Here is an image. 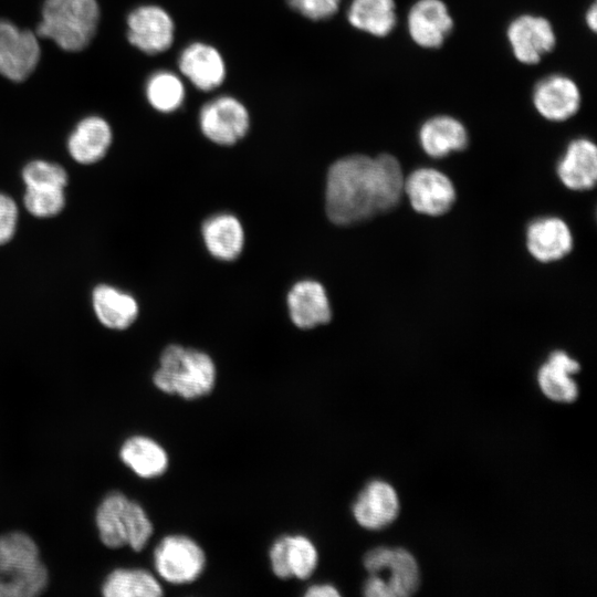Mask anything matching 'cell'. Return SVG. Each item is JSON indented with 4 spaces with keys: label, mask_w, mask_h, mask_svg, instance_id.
<instances>
[{
    "label": "cell",
    "mask_w": 597,
    "mask_h": 597,
    "mask_svg": "<svg viewBox=\"0 0 597 597\" xmlns=\"http://www.w3.org/2000/svg\"><path fill=\"white\" fill-rule=\"evenodd\" d=\"M399 161L389 154L350 155L328 169L325 210L335 224L349 226L394 209L404 192Z\"/></svg>",
    "instance_id": "obj_1"
},
{
    "label": "cell",
    "mask_w": 597,
    "mask_h": 597,
    "mask_svg": "<svg viewBox=\"0 0 597 597\" xmlns=\"http://www.w3.org/2000/svg\"><path fill=\"white\" fill-rule=\"evenodd\" d=\"M217 369L205 352L171 344L164 348L159 367L153 375L157 389L185 400L209 395L216 386Z\"/></svg>",
    "instance_id": "obj_2"
},
{
    "label": "cell",
    "mask_w": 597,
    "mask_h": 597,
    "mask_svg": "<svg viewBox=\"0 0 597 597\" xmlns=\"http://www.w3.org/2000/svg\"><path fill=\"white\" fill-rule=\"evenodd\" d=\"M98 20L96 0H46L35 33L65 51L76 52L91 42Z\"/></svg>",
    "instance_id": "obj_3"
},
{
    "label": "cell",
    "mask_w": 597,
    "mask_h": 597,
    "mask_svg": "<svg viewBox=\"0 0 597 597\" xmlns=\"http://www.w3.org/2000/svg\"><path fill=\"white\" fill-rule=\"evenodd\" d=\"M95 523L102 543L109 548L129 546L142 551L154 532L144 507L124 493H108L96 510Z\"/></svg>",
    "instance_id": "obj_4"
},
{
    "label": "cell",
    "mask_w": 597,
    "mask_h": 597,
    "mask_svg": "<svg viewBox=\"0 0 597 597\" xmlns=\"http://www.w3.org/2000/svg\"><path fill=\"white\" fill-rule=\"evenodd\" d=\"M154 567L160 579L171 585H186L203 573L207 557L198 542L184 534L163 537L154 549Z\"/></svg>",
    "instance_id": "obj_5"
},
{
    "label": "cell",
    "mask_w": 597,
    "mask_h": 597,
    "mask_svg": "<svg viewBox=\"0 0 597 597\" xmlns=\"http://www.w3.org/2000/svg\"><path fill=\"white\" fill-rule=\"evenodd\" d=\"M36 33L20 30L12 22L0 19V74L11 81L25 80L40 60Z\"/></svg>",
    "instance_id": "obj_6"
},
{
    "label": "cell",
    "mask_w": 597,
    "mask_h": 597,
    "mask_svg": "<svg viewBox=\"0 0 597 597\" xmlns=\"http://www.w3.org/2000/svg\"><path fill=\"white\" fill-rule=\"evenodd\" d=\"M404 192L412 208L422 214L441 216L455 201V189L448 176L433 168H419L404 180Z\"/></svg>",
    "instance_id": "obj_7"
},
{
    "label": "cell",
    "mask_w": 597,
    "mask_h": 597,
    "mask_svg": "<svg viewBox=\"0 0 597 597\" xmlns=\"http://www.w3.org/2000/svg\"><path fill=\"white\" fill-rule=\"evenodd\" d=\"M369 574L384 569L389 572L385 579L390 597H407L419 587L420 573L416 558L405 548H388L384 546L368 551L363 559Z\"/></svg>",
    "instance_id": "obj_8"
},
{
    "label": "cell",
    "mask_w": 597,
    "mask_h": 597,
    "mask_svg": "<svg viewBox=\"0 0 597 597\" xmlns=\"http://www.w3.org/2000/svg\"><path fill=\"white\" fill-rule=\"evenodd\" d=\"M249 114L238 100L221 96L208 102L200 112L203 135L219 145H232L249 129Z\"/></svg>",
    "instance_id": "obj_9"
},
{
    "label": "cell",
    "mask_w": 597,
    "mask_h": 597,
    "mask_svg": "<svg viewBox=\"0 0 597 597\" xmlns=\"http://www.w3.org/2000/svg\"><path fill=\"white\" fill-rule=\"evenodd\" d=\"M506 35L514 57L527 65L538 63L556 43L551 22L533 14H522L512 20Z\"/></svg>",
    "instance_id": "obj_10"
},
{
    "label": "cell",
    "mask_w": 597,
    "mask_h": 597,
    "mask_svg": "<svg viewBox=\"0 0 597 597\" xmlns=\"http://www.w3.org/2000/svg\"><path fill=\"white\" fill-rule=\"evenodd\" d=\"M270 566L281 579H306L318 564V551L311 538L302 534L277 537L269 549Z\"/></svg>",
    "instance_id": "obj_11"
},
{
    "label": "cell",
    "mask_w": 597,
    "mask_h": 597,
    "mask_svg": "<svg viewBox=\"0 0 597 597\" xmlns=\"http://www.w3.org/2000/svg\"><path fill=\"white\" fill-rule=\"evenodd\" d=\"M128 41L148 54L167 50L174 40V22L160 7L142 6L132 11L127 19Z\"/></svg>",
    "instance_id": "obj_12"
},
{
    "label": "cell",
    "mask_w": 597,
    "mask_h": 597,
    "mask_svg": "<svg viewBox=\"0 0 597 597\" xmlns=\"http://www.w3.org/2000/svg\"><path fill=\"white\" fill-rule=\"evenodd\" d=\"M577 84L563 74H552L538 81L532 93L537 113L553 122H563L577 113L580 106Z\"/></svg>",
    "instance_id": "obj_13"
},
{
    "label": "cell",
    "mask_w": 597,
    "mask_h": 597,
    "mask_svg": "<svg viewBox=\"0 0 597 597\" xmlns=\"http://www.w3.org/2000/svg\"><path fill=\"white\" fill-rule=\"evenodd\" d=\"M399 507L394 486L383 480H373L359 492L353 503L352 513L362 527L377 531L396 520Z\"/></svg>",
    "instance_id": "obj_14"
},
{
    "label": "cell",
    "mask_w": 597,
    "mask_h": 597,
    "mask_svg": "<svg viewBox=\"0 0 597 597\" xmlns=\"http://www.w3.org/2000/svg\"><path fill=\"white\" fill-rule=\"evenodd\" d=\"M452 28V17L441 0H418L407 14L411 40L425 49L441 46Z\"/></svg>",
    "instance_id": "obj_15"
},
{
    "label": "cell",
    "mask_w": 597,
    "mask_h": 597,
    "mask_svg": "<svg viewBox=\"0 0 597 597\" xmlns=\"http://www.w3.org/2000/svg\"><path fill=\"white\" fill-rule=\"evenodd\" d=\"M292 322L300 328H313L331 321L332 310L324 286L313 280L295 283L287 294Z\"/></svg>",
    "instance_id": "obj_16"
},
{
    "label": "cell",
    "mask_w": 597,
    "mask_h": 597,
    "mask_svg": "<svg viewBox=\"0 0 597 597\" xmlns=\"http://www.w3.org/2000/svg\"><path fill=\"white\" fill-rule=\"evenodd\" d=\"M526 245L536 260L552 262L570 252L573 235L562 219L556 217L541 218L528 226Z\"/></svg>",
    "instance_id": "obj_17"
},
{
    "label": "cell",
    "mask_w": 597,
    "mask_h": 597,
    "mask_svg": "<svg viewBox=\"0 0 597 597\" xmlns=\"http://www.w3.org/2000/svg\"><path fill=\"white\" fill-rule=\"evenodd\" d=\"M181 73L199 90L210 91L224 80L226 66L221 54L211 45L196 42L179 57Z\"/></svg>",
    "instance_id": "obj_18"
},
{
    "label": "cell",
    "mask_w": 597,
    "mask_h": 597,
    "mask_svg": "<svg viewBox=\"0 0 597 597\" xmlns=\"http://www.w3.org/2000/svg\"><path fill=\"white\" fill-rule=\"evenodd\" d=\"M561 181L572 190H588L597 179V149L587 138L572 140L557 165Z\"/></svg>",
    "instance_id": "obj_19"
},
{
    "label": "cell",
    "mask_w": 597,
    "mask_h": 597,
    "mask_svg": "<svg viewBox=\"0 0 597 597\" xmlns=\"http://www.w3.org/2000/svg\"><path fill=\"white\" fill-rule=\"evenodd\" d=\"M419 142L423 151L432 158H441L468 146L465 126L449 115H437L427 119L419 129Z\"/></svg>",
    "instance_id": "obj_20"
},
{
    "label": "cell",
    "mask_w": 597,
    "mask_h": 597,
    "mask_svg": "<svg viewBox=\"0 0 597 597\" xmlns=\"http://www.w3.org/2000/svg\"><path fill=\"white\" fill-rule=\"evenodd\" d=\"M578 370L579 364L574 358L563 350H555L538 369V386L551 400L572 402L578 396V387L572 375Z\"/></svg>",
    "instance_id": "obj_21"
},
{
    "label": "cell",
    "mask_w": 597,
    "mask_h": 597,
    "mask_svg": "<svg viewBox=\"0 0 597 597\" xmlns=\"http://www.w3.org/2000/svg\"><path fill=\"white\" fill-rule=\"evenodd\" d=\"M112 143V129L108 123L98 116L82 119L67 140L71 157L83 165L102 159Z\"/></svg>",
    "instance_id": "obj_22"
},
{
    "label": "cell",
    "mask_w": 597,
    "mask_h": 597,
    "mask_svg": "<svg viewBox=\"0 0 597 597\" xmlns=\"http://www.w3.org/2000/svg\"><path fill=\"white\" fill-rule=\"evenodd\" d=\"M123 463L143 479H155L163 475L169 458L165 448L147 436H133L124 441L119 450Z\"/></svg>",
    "instance_id": "obj_23"
},
{
    "label": "cell",
    "mask_w": 597,
    "mask_h": 597,
    "mask_svg": "<svg viewBox=\"0 0 597 597\" xmlns=\"http://www.w3.org/2000/svg\"><path fill=\"white\" fill-rule=\"evenodd\" d=\"M202 238L209 253L222 261H232L243 249L244 232L237 217L218 213L202 223Z\"/></svg>",
    "instance_id": "obj_24"
},
{
    "label": "cell",
    "mask_w": 597,
    "mask_h": 597,
    "mask_svg": "<svg viewBox=\"0 0 597 597\" xmlns=\"http://www.w3.org/2000/svg\"><path fill=\"white\" fill-rule=\"evenodd\" d=\"M92 301L96 317L111 329H125L137 318L138 304L134 296L112 285H97Z\"/></svg>",
    "instance_id": "obj_25"
},
{
    "label": "cell",
    "mask_w": 597,
    "mask_h": 597,
    "mask_svg": "<svg viewBox=\"0 0 597 597\" xmlns=\"http://www.w3.org/2000/svg\"><path fill=\"white\" fill-rule=\"evenodd\" d=\"M163 593L158 578L143 568L114 569L102 585L105 597H159Z\"/></svg>",
    "instance_id": "obj_26"
},
{
    "label": "cell",
    "mask_w": 597,
    "mask_h": 597,
    "mask_svg": "<svg viewBox=\"0 0 597 597\" xmlns=\"http://www.w3.org/2000/svg\"><path fill=\"white\" fill-rule=\"evenodd\" d=\"M347 18L358 30L386 36L397 23L396 4L394 0H353Z\"/></svg>",
    "instance_id": "obj_27"
},
{
    "label": "cell",
    "mask_w": 597,
    "mask_h": 597,
    "mask_svg": "<svg viewBox=\"0 0 597 597\" xmlns=\"http://www.w3.org/2000/svg\"><path fill=\"white\" fill-rule=\"evenodd\" d=\"M40 563V551L31 536L23 532L0 535V575L24 572Z\"/></svg>",
    "instance_id": "obj_28"
},
{
    "label": "cell",
    "mask_w": 597,
    "mask_h": 597,
    "mask_svg": "<svg viewBox=\"0 0 597 597\" xmlns=\"http://www.w3.org/2000/svg\"><path fill=\"white\" fill-rule=\"evenodd\" d=\"M146 95L150 105L159 112L168 113L177 109L185 96L184 84L170 72L160 71L153 74L146 85Z\"/></svg>",
    "instance_id": "obj_29"
},
{
    "label": "cell",
    "mask_w": 597,
    "mask_h": 597,
    "mask_svg": "<svg viewBox=\"0 0 597 597\" xmlns=\"http://www.w3.org/2000/svg\"><path fill=\"white\" fill-rule=\"evenodd\" d=\"M48 583V569L40 563L24 572L0 575V597H33L40 595Z\"/></svg>",
    "instance_id": "obj_30"
},
{
    "label": "cell",
    "mask_w": 597,
    "mask_h": 597,
    "mask_svg": "<svg viewBox=\"0 0 597 597\" xmlns=\"http://www.w3.org/2000/svg\"><path fill=\"white\" fill-rule=\"evenodd\" d=\"M22 179L27 188L64 189L67 184V174L57 164L34 160L23 168Z\"/></svg>",
    "instance_id": "obj_31"
},
{
    "label": "cell",
    "mask_w": 597,
    "mask_h": 597,
    "mask_svg": "<svg viewBox=\"0 0 597 597\" xmlns=\"http://www.w3.org/2000/svg\"><path fill=\"white\" fill-rule=\"evenodd\" d=\"M24 206L34 217L48 218L57 214L65 205L63 188H25Z\"/></svg>",
    "instance_id": "obj_32"
},
{
    "label": "cell",
    "mask_w": 597,
    "mask_h": 597,
    "mask_svg": "<svg viewBox=\"0 0 597 597\" xmlns=\"http://www.w3.org/2000/svg\"><path fill=\"white\" fill-rule=\"evenodd\" d=\"M289 4L304 17L322 20L332 17L338 9L341 0H287Z\"/></svg>",
    "instance_id": "obj_33"
},
{
    "label": "cell",
    "mask_w": 597,
    "mask_h": 597,
    "mask_svg": "<svg viewBox=\"0 0 597 597\" xmlns=\"http://www.w3.org/2000/svg\"><path fill=\"white\" fill-rule=\"evenodd\" d=\"M18 222V207L14 200L0 193V244L11 240Z\"/></svg>",
    "instance_id": "obj_34"
},
{
    "label": "cell",
    "mask_w": 597,
    "mask_h": 597,
    "mask_svg": "<svg viewBox=\"0 0 597 597\" xmlns=\"http://www.w3.org/2000/svg\"><path fill=\"white\" fill-rule=\"evenodd\" d=\"M363 593L367 597H390L385 579L377 574H370L366 579Z\"/></svg>",
    "instance_id": "obj_35"
},
{
    "label": "cell",
    "mask_w": 597,
    "mask_h": 597,
    "mask_svg": "<svg viewBox=\"0 0 597 597\" xmlns=\"http://www.w3.org/2000/svg\"><path fill=\"white\" fill-rule=\"evenodd\" d=\"M339 595L338 589L327 583L313 584L304 591V596L306 597H338Z\"/></svg>",
    "instance_id": "obj_36"
},
{
    "label": "cell",
    "mask_w": 597,
    "mask_h": 597,
    "mask_svg": "<svg viewBox=\"0 0 597 597\" xmlns=\"http://www.w3.org/2000/svg\"><path fill=\"white\" fill-rule=\"evenodd\" d=\"M585 21L588 25V28L595 32L597 27V9L596 3L594 2L587 10L585 14Z\"/></svg>",
    "instance_id": "obj_37"
}]
</instances>
